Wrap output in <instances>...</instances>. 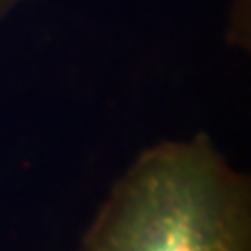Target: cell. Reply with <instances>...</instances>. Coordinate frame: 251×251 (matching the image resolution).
I'll use <instances>...</instances> for the list:
<instances>
[{"mask_svg": "<svg viewBox=\"0 0 251 251\" xmlns=\"http://www.w3.org/2000/svg\"><path fill=\"white\" fill-rule=\"evenodd\" d=\"M26 2H30V0H0V25L4 21H8L13 13H17Z\"/></svg>", "mask_w": 251, "mask_h": 251, "instance_id": "7a4b0ae2", "label": "cell"}, {"mask_svg": "<svg viewBox=\"0 0 251 251\" xmlns=\"http://www.w3.org/2000/svg\"><path fill=\"white\" fill-rule=\"evenodd\" d=\"M78 251H251V180L203 132L164 140L114 182Z\"/></svg>", "mask_w": 251, "mask_h": 251, "instance_id": "6da1fadb", "label": "cell"}]
</instances>
